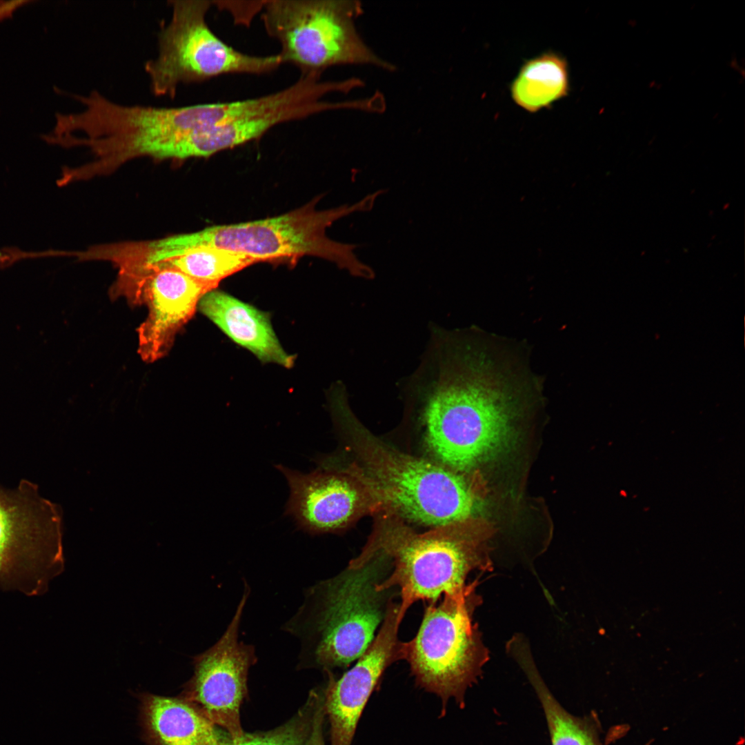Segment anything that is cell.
Listing matches in <instances>:
<instances>
[{
  "instance_id": "30bf717a",
  "label": "cell",
  "mask_w": 745,
  "mask_h": 745,
  "mask_svg": "<svg viewBox=\"0 0 745 745\" xmlns=\"http://www.w3.org/2000/svg\"><path fill=\"white\" fill-rule=\"evenodd\" d=\"M249 593L250 588L245 582L241 599L222 636L208 650L194 657V675L184 697L214 724L226 729L232 739L244 735L239 708L247 691L249 668L257 661L255 647L238 639Z\"/></svg>"
},
{
  "instance_id": "7c38bea8",
  "label": "cell",
  "mask_w": 745,
  "mask_h": 745,
  "mask_svg": "<svg viewBox=\"0 0 745 745\" xmlns=\"http://www.w3.org/2000/svg\"><path fill=\"white\" fill-rule=\"evenodd\" d=\"M399 603L392 601L377 633L355 665L336 679L329 671L324 709L331 745H351L361 713L386 668L401 659Z\"/></svg>"
},
{
  "instance_id": "8992f818",
  "label": "cell",
  "mask_w": 745,
  "mask_h": 745,
  "mask_svg": "<svg viewBox=\"0 0 745 745\" xmlns=\"http://www.w3.org/2000/svg\"><path fill=\"white\" fill-rule=\"evenodd\" d=\"M355 1L269 0L261 19L268 34L278 41L281 63L301 74L321 75L328 68L344 64L393 66L364 42L354 19L361 12Z\"/></svg>"
},
{
  "instance_id": "9a60e30c",
  "label": "cell",
  "mask_w": 745,
  "mask_h": 745,
  "mask_svg": "<svg viewBox=\"0 0 745 745\" xmlns=\"http://www.w3.org/2000/svg\"><path fill=\"white\" fill-rule=\"evenodd\" d=\"M141 714L150 745H216L214 724L185 698L144 695Z\"/></svg>"
},
{
  "instance_id": "2e32d148",
  "label": "cell",
  "mask_w": 745,
  "mask_h": 745,
  "mask_svg": "<svg viewBox=\"0 0 745 745\" xmlns=\"http://www.w3.org/2000/svg\"><path fill=\"white\" fill-rule=\"evenodd\" d=\"M512 656L525 673L539 700L551 745H604L601 739L602 726L597 714L577 717L568 712L546 685L528 646L517 648Z\"/></svg>"
},
{
  "instance_id": "ba28073f",
  "label": "cell",
  "mask_w": 745,
  "mask_h": 745,
  "mask_svg": "<svg viewBox=\"0 0 745 745\" xmlns=\"http://www.w3.org/2000/svg\"><path fill=\"white\" fill-rule=\"evenodd\" d=\"M63 569L60 508L28 480L0 488L1 589L40 596Z\"/></svg>"
},
{
  "instance_id": "4fadbf2b",
  "label": "cell",
  "mask_w": 745,
  "mask_h": 745,
  "mask_svg": "<svg viewBox=\"0 0 745 745\" xmlns=\"http://www.w3.org/2000/svg\"><path fill=\"white\" fill-rule=\"evenodd\" d=\"M276 468L290 488L285 513L308 534L337 532L367 507L364 487L347 475L320 469L302 473L282 465Z\"/></svg>"
},
{
  "instance_id": "603a6c76",
  "label": "cell",
  "mask_w": 745,
  "mask_h": 745,
  "mask_svg": "<svg viewBox=\"0 0 745 745\" xmlns=\"http://www.w3.org/2000/svg\"><path fill=\"white\" fill-rule=\"evenodd\" d=\"M324 711V707H320L317 711L315 717L312 730L306 745H325L322 733V723Z\"/></svg>"
},
{
  "instance_id": "7402d4cb",
  "label": "cell",
  "mask_w": 745,
  "mask_h": 745,
  "mask_svg": "<svg viewBox=\"0 0 745 745\" xmlns=\"http://www.w3.org/2000/svg\"><path fill=\"white\" fill-rule=\"evenodd\" d=\"M46 257H57V250L26 252L16 247L2 248H0V270L7 268L20 260Z\"/></svg>"
},
{
  "instance_id": "52a82bcc",
  "label": "cell",
  "mask_w": 745,
  "mask_h": 745,
  "mask_svg": "<svg viewBox=\"0 0 745 745\" xmlns=\"http://www.w3.org/2000/svg\"><path fill=\"white\" fill-rule=\"evenodd\" d=\"M170 2L172 16L158 33V54L144 67L155 96L173 97L181 83L226 74H265L282 64L278 54H245L219 39L206 21L212 1Z\"/></svg>"
},
{
  "instance_id": "5b68a950",
  "label": "cell",
  "mask_w": 745,
  "mask_h": 745,
  "mask_svg": "<svg viewBox=\"0 0 745 745\" xmlns=\"http://www.w3.org/2000/svg\"><path fill=\"white\" fill-rule=\"evenodd\" d=\"M450 526L424 534L405 529L387 531L375 538L355 559L362 563L376 552L389 557L391 570L377 588L398 590L402 618L415 602H437L444 595L461 590L472 572L491 569L477 543L453 530Z\"/></svg>"
},
{
  "instance_id": "e0dca14e",
  "label": "cell",
  "mask_w": 745,
  "mask_h": 745,
  "mask_svg": "<svg viewBox=\"0 0 745 745\" xmlns=\"http://www.w3.org/2000/svg\"><path fill=\"white\" fill-rule=\"evenodd\" d=\"M569 89L567 61L553 52L526 61L510 87L514 102L531 113L566 97Z\"/></svg>"
},
{
  "instance_id": "ac0fdd59",
  "label": "cell",
  "mask_w": 745,
  "mask_h": 745,
  "mask_svg": "<svg viewBox=\"0 0 745 745\" xmlns=\"http://www.w3.org/2000/svg\"><path fill=\"white\" fill-rule=\"evenodd\" d=\"M150 259L155 264L173 266L212 290L223 279L256 263L252 258L224 249L203 246L179 248L167 240L152 247Z\"/></svg>"
},
{
  "instance_id": "8fae6325",
  "label": "cell",
  "mask_w": 745,
  "mask_h": 745,
  "mask_svg": "<svg viewBox=\"0 0 745 745\" xmlns=\"http://www.w3.org/2000/svg\"><path fill=\"white\" fill-rule=\"evenodd\" d=\"M128 301L144 304L148 313L138 328V352L147 362L161 358L177 332L194 315L201 298L212 290L173 266H134L126 277Z\"/></svg>"
},
{
  "instance_id": "44dd1931",
  "label": "cell",
  "mask_w": 745,
  "mask_h": 745,
  "mask_svg": "<svg viewBox=\"0 0 745 745\" xmlns=\"http://www.w3.org/2000/svg\"><path fill=\"white\" fill-rule=\"evenodd\" d=\"M266 1H244V5H236L235 1H212L219 9L229 12L237 23H250L252 19L262 11Z\"/></svg>"
},
{
  "instance_id": "9c48e42d",
  "label": "cell",
  "mask_w": 745,
  "mask_h": 745,
  "mask_svg": "<svg viewBox=\"0 0 745 745\" xmlns=\"http://www.w3.org/2000/svg\"><path fill=\"white\" fill-rule=\"evenodd\" d=\"M363 448L371 484L410 520L438 528L464 522L478 512L479 500L461 476L377 442Z\"/></svg>"
},
{
  "instance_id": "277c9868",
  "label": "cell",
  "mask_w": 745,
  "mask_h": 745,
  "mask_svg": "<svg viewBox=\"0 0 745 745\" xmlns=\"http://www.w3.org/2000/svg\"><path fill=\"white\" fill-rule=\"evenodd\" d=\"M477 586L475 579L441 602L429 603L415 636L401 642V659L409 664L416 684L440 698L442 713L451 699L465 706L466 692L489 658L473 619L481 603Z\"/></svg>"
},
{
  "instance_id": "d4e9b609",
  "label": "cell",
  "mask_w": 745,
  "mask_h": 745,
  "mask_svg": "<svg viewBox=\"0 0 745 745\" xmlns=\"http://www.w3.org/2000/svg\"><path fill=\"white\" fill-rule=\"evenodd\" d=\"M130 263H132V262H130ZM128 264H130V263H128ZM125 264V265H127V264ZM125 265H123V266H121V268H119L118 269V270H120V269H121V268L122 267H123V266H124ZM111 292H112V294L113 297H117L115 296V295L114 292H113V289H112V288H111Z\"/></svg>"
},
{
  "instance_id": "3957f363",
  "label": "cell",
  "mask_w": 745,
  "mask_h": 745,
  "mask_svg": "<svg viewBox=\"0 0 745 745\" xmlns=\"http://www.w3.org/2000/svg\"><path fill=\"white\" fill-rule=\"evenodd\" d=\"M377 197L375 193H371L352 205L317 210L319 197L277 217L181 234V242L186 248L203 246L224 249L256 262L293 261L303 256H313L335 264L354 277L368 279L373 271L356 256L355 250L358 246L332 240L326 231L344 217L370 210Z\"/></svg>"
},
{
  "instance_id": "7a4b0ae2",
  "label": "cell",
  "mask_w": 745,
  "mask_h": 745,
  "mask_svg": "<svg viewBox=\"0 0 745 745\" xmlns=\"http://www.w3.org/2000/svg\"><path fill=\"white\" fill-rule=\"evenodd\" d=\"M391 562L381 552L365 563L308 588L304 602L284 629L301 644V661L324 668H345L373 640L396 588L379 590Z\"/></svg>"
},
{
  "instance_id": "ffe728a7",
  "label": "cell",
  "mask_w": 745,
  "mask_h": 745,
  "mask_svg": "<svg viewBox=\"0 0 745 745\" xmlns=\"http://www.w3.org/2000/svg\"><path fill=\"white\" fill-rule=\"evenodd\" d=\"M216 745H301L299 735L292 729L281 730L263 735H243L237 739H219Z\"/></svg>"
},
{
  "instance_id": "6da1fadb",
  "label": "cell",
  "mask_w": 745,
  "mask_h": 745,
  "mask_svg": "<svg viewBox=\"0 0 745 745\" xmlns=\"http://www.w3.org/2000/svg\"><path fill=\"white\" fill-rule=\"evenodd\" d=\"M479 331L430 326L401 392L420 405L427 443L448 466L471 469L507 447L522 399L537 391L524 365Z\"/></svg>"
},
{
  "instance_id": "d6986e66",
  "label": "cell",
  "mask_w": 745,
  "mask_h": 745,
  "mask_svg": "<svg viewBox=\"0 0 745 745\" xmlns=\"http://www.w3.org/2000/svg\"><path fill=\"white\" fill-rule=\"evenodd\" d=\"M321 111L320 103L306 101L242 116L216 126L201 136V157H209L223 150L257 139L278 124L304 119Z\"/></svg>"
},
{
  "instance_id": "5bb4252c",
  "label": "cell",
  "mask_w": 745,
  "mask_h": 745,
  "mask_svg": "<svg viewBox=\"0 0 745 745\" xmlns=\"http://www.w3.org/2000/svg\"><path fill=\"white\" fill-rule=\"evenodd\" d=\"M199 310L226 335L263 362L291 368L294 357L281 346L269 315L235 297L212 290L200 299Z\"/></svg>"
},
{
  "instance_id": "cb8c5ba5",
  "label": "cell",
  "mask_w": 745,
  "mask_h": 745,
  "mask_svg": "<svg viewBox=\"0 0 745 745\" xmlns=\"http://www.w3.org/2000/svg\"><path fill=\"white\" fill-rule=\"evenodd\" d=\"M29 1H0V20L10 17L18 7L22 6L24 3H28Z\"/></svg>"
}]
</instances>
